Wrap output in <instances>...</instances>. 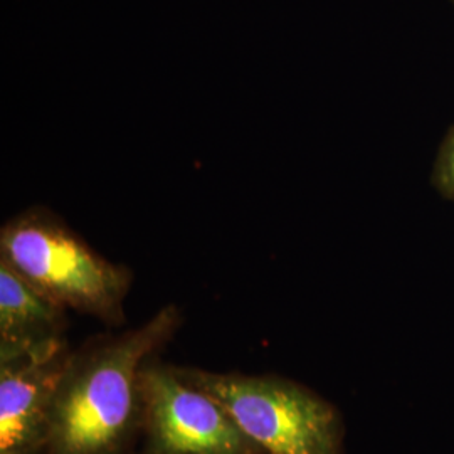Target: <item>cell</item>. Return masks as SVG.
<instances>
[{"label": "cell", "instance_id": "obj_7", "mask_svg": "<svg viewBox=\"0 0 454 454\" xmlns=\"http://www.w3.org/2000/svg\"><path fill=\"white\" fill-rule=\"evenodd\" d=\"M431 180L439 194L444 199L454 200V125L439 146L438 159Z\"/></svg>", "mask_w": 454, "mask_h": 454}, {"label": "cell", "instance_id": "obj_5", "mask_svg": "<svg viewBox=\"0 0 454 454\" xmlns=\"http://www.w3.org/2000/svg\"><path fill=\"white\" fill-rule=\"evenodd\" d=\"M73 347L0 360V454H51V409Z\"/></svg>", "mask_w": 454, "mask_h": 454}, {"label": "cell", "instance_id": "obj_2", "mask_svg": "<svg viewBox=\"0 0 454 454\" xmlns=\"http://www.w3.org/2000/svg\"><path fill=\"white\" fill-rule=\"evenodd\" d=\"M0 260L66 309L108 326L127 320L133 271L101 256L48 207H29L2 226Z\"/></svg>", "mask_w": 454, "mask_h": 454}, {"label": "cell", "instance_id": "obj_6", "mask_svg": "<svg viewBox=\"0 0 454 454\" xmlns=\"http://www.w3.org/2000/svg\"><path fill=\"white\" fill-rule=\"evenodd\" d=\"M66 330L67 309L0 260V360L63 348Z\"/></svg>", "mask_w": 454, "mask_h": 454}, {"label": "cell", "instance_id": "obj_9", "mask_svg": "<svg viewBox=\"0 0 454 454\" xmlns=\"http://www.w3.org/2000/svg\"><path fill=\"white\" fill-rule=\"evenodd\" d=\"M451 2H453V4H454V0H451Z\"/></svg>", "mask_w": 454, "mask_h": 454}, {"label": "cell", "instance_id": "obj_1", "mask_svg": "<svg viewBox=\"0 0 454 454\" xmlns=\"http://www.w3.org/2000/svg\"><path fill=\"white\" fill-rule=\"evenodd\" d=\"M177 305L71 350L51 409V454H131L142 429L140 373L182 326Z\"/></svg>", "mask_w": 454, "mask_h": 454}, {"label": "cell", "instance_id": "obj_4", "mask_svg": "<svg viewBox=\"0 0 454 454\" xmlns=\"http://www.w3.org/2000/svg\"><path fill=\"white\" fill-rule=\"evenodd\" d=\"M144 454H266L207 392L172 364L148 358L140 373Z\"/></svg>", "mask_w": 454, "mask_h": 454}, {"label": "cell", "instance_id": "obj_3", "mask_svg": "<svg viewBox=\"0 0 454 454\" xmlns=\"http://www.w3.org/2000/svg\"><path fill=\"white\" fill-rule=\"evenodd\" d=\"M174 371L212 395L266 454H345L340 411L296 380L185 365Z\"/></svg>", "mask_w": 454, "mask_h": 454}, {"label": "cell", "instance_id": "obj_8", "mask_svg": "<svg viewBox=\"0 0 454 454\" xmlns=\"http://www.w3.org/2000/svg\"><path fill=\"white\" fill-rule=\"evenodd\" d=\"M131 454H144L142 453V451H140V450H137V451H133V453Z\"/></svg>", "mask_w": 454, "mask_h": 454}]
</instances>
